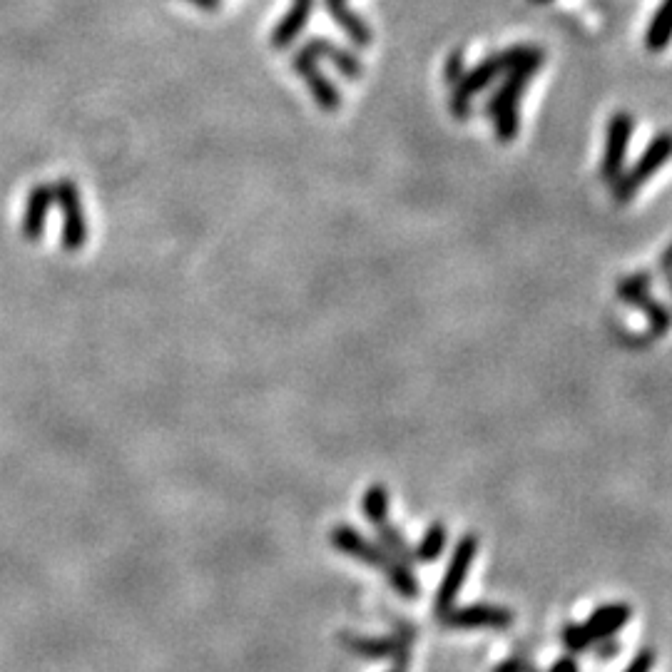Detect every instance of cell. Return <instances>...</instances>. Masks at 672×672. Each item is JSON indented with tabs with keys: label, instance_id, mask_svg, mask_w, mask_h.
<instances>
[{
	"label": "cell",
	"instance_id": "obj_1",
	"mask_svg": "<svg viewBox=\"0 0 672 672\" xmlns=\"http://www.w3.org/2000/svg\"><path fill=\"white\" fill-rule=\"evenodd\" d=\"M332 543L336 551L346 553V556L361 560L364 565H371V568L381 570V573L389 578V585L404 598H416L419 595V580H416L414 570L411 565L401 563L386 551L381 543L366 541L356 528L351 526H336L332 531Z\"/></svg>",
	"mask_w": 672,
	"mask_h": 672
},
{
	"label": "cell",
	"instance_id": "obj_2",
	"mask_svg": "<svg viewBox=\"0 0 672 672\" xmlns=\"http://www.w3.org/2000/svg\"><path fill=\"white\" fill-rule=\"evenodd\" d=\"M538 50H541L538 45H513V48L483 58L476 68L466 70L463 78L453 85L451 98H448V110H451V115L456 117V120H466V117L471 115V103L478 93H483L498 75L508 73L513 65L523 63V60H528L531 55H536Z\"/></svg>",
	"mask_w": 672,
	"mask_h": 672
},
{
	"label": "cell",
	"instance_id": "obj_3",
	"mask_svg": "<svg viewBox=\"0 0 672 672\" xmlns=\"http://www.w3.org/2000/svg\"><path fill=\"white\" fill-rule=\"evenodd\" d=\"M546 53L543 48L536 55H531L523 63L513 65L508 73H503L501 88L493 93V98L486 103V115L493 117V127H496V137L501 142H513L518 135V103H521L523 93H526L528 83L533 75L541 70Z\"/></svg>",
	"mask_w": 672,
	"mask_h": 672
},
{
	"label": "cell",
	"instance_id": "obj_4",
	"mask_svg": "<svg viewBox=\"0 0 672 672\" xmlns=\"http://www.w3.org/2000/svg\"><path fill=\"white\" fill-rule=\"evenodd\" d=\"M672 160V132H660L650 140V145L645 147L643 155L638 157L630 170H623V175L613 182V197L620 205H628L635 195H638L640 187L655 177L660 172V167L668 165Z\"/></svg>",
	"mask_w": 672,
	"mask_h": 672
},
{
	"label": "cell",
	"instance_id": "obj_5",
	"mask_svg": "<svg viewBox=\"0 0 672 672\" xmlns=\"http://www.w3.org/2000/svg\"><path fill=\"white\" fill-rule=\"evenodd\" d=\"M650 274L640 272V274H633V277H625L618 282V297L623 299L625 304H630V307L640 309V312L648 317V341L653 339H660V336L670 334L672 329V314L670 309L665 307L660 299H655L653 294H650Z\"/></svg>",
	"mask_w": 672,
	"mask_h": 672
},
{
	"label": "cell",
	"instance_id": "obj_6",
	"mask_svg": "<svg viewBox=\"0 0 672 672\" xmlns=\"http://www.w3.org/2000/svg\"><path fill=\"white\" fill-rule=\"evenodd\" d=\"M476 553H478V538L473 536V533L461 536V541H458L456 548H453L451 560H448L444 578H441L439 593H436V615H439V618H444L448 610L453 608V603H456L458 593H461L463 583H466L468 573H471Z\"/></svg>",
	"mask_w": 672,
	"mask_h": 672
},
{
	"label": "cell",
	"instance_id": "obj_7",
	"mask_svg": "<svg viewBox=\"0 0 672 672\" xmlns=\"http://www.w3.org/2000/svg\"><path fill=\"white\" fill-rule=\"evenodd\" d=\"M635 132V117L630 112H615L608 120V130H605V147L603 160H600V177L608 185H613L625 170V157H628L630 140Z\"/></svg>",
	"mask_w": 672,
	"mask_h": 672
},
{
	"label": "cell",
	"instance_id": "obj_8",
	"mask_svg": "<svg viewBox=\"0 0 672 672\" xmlns=\"http://www.w3.org/2000/svg\"><path fill=\"white\" fill-rule=\"evenodd\" d=\"M446 628L456 630H506L513 625V613L508 608L491 603L463 605V608H451L444 615Z\"/></svg>",
	"mask_w": 672,
	"mask_h": 672
},
{
	"label": "cell",
	"instance_id": "obj_9",
	"mask_svg": "<svg viewBox=\"0 0 672 672\" xmlns=\"http://www.w3.org/2000/svg\"><path fill=\"white\" fill-rule=\"evenodd\" d=\"M53 200L58 202L60 210L65 217V234H63V247L75 252V249L83 247L85 237H88V229H85V217L83 207H80V195L75 182L60 180L53 185Z\"/></svg>",
	"mask_w": 672,
	"mask_h": 672
},
{
	"label": "cell",
	"instance_id": "obj_10",
	"mask_svg": "<svg viewBox=\"0 0 672 672\" xmlns=\"http://www.w3.org/2000/svg\"><path fill=\"white\" fill-rule=\"evenodd\" d=\"M294 70H297V75H302L304 78V83H307L309 93L314 95L319 108H322L324 112L339 110V105H341L339 90H336L332 80L322 73V68L317 65V58H314L309 50L302 48L297 55H294Z\"/></svg>",
	"mask_w": 672,
	"mask_h": 672
},
{
	"label": "cell",
	"instance_id": "obj_11",
	"mask_svg": "<svg viewBox=\"0 0 672 672\" xmlns=\"http://www.w3.org/2000/svg\"><path fill=\"white\" fill-rule=\"evenodd\" d=\"M633 618V610L630 605L625 603H610V605H600L598 610H593L588 620H585V630H588L590 640L598 643V640H608L613 638L615 633L625 628Z\"/></svg>",
	"mask_w": 672,
	"mask_h": 672
},
{
	"label": "cell",
	"instance_id": "obj_12",
	"mask_svg": "<svg viewBox=\"0 0 672 672\" xmlns=\"http://www.w3.org/2000/svg\"><path fill=\"white\" fill-rule=\"evenodd\" d=\"M314 13V0H294L292 8L287 10L282 20L277 23L272 33V45L277 50H287L294 40L302 35V30L307 28L309 18Z\"/></svg>",
	"mask_w": 672,
	"mask_h": 672
},
{
	"label": "cell",
	"instance_id": "obj_13",
	"mask_svg": "<svg viewBox=\"0 0 672 672\" xmlns=\"http://www.w3.org/2000/svg\"><path fill=\"white\" fill-rule=\"evenodd\" d=\"M304 50H309V53H312L317 60L327 58L341 75H346V78L356 80L364 75V65H361L359 55L351 53V50H346V48H339V45L332 43V40L312 38L307 45H304Z\"/></svg>",
	"mask_w": 672,
	"mask_h": 672
},
{
	"label": "cell",
	"instance_id": "obj_14",
	"mask_svg": "<svg viewBox=\"0 0 672 672\" xmlns=\"http://www.w3.org/2000/svg\"><path fill=\"white\" fill-rule=\"evenodd\" d=\"M346 3H349V0H324V5H327L334 23L349 35L351 43L359 45V48H369V45L374 43V33H371L369 25H366Z\"/></svg>",
	"mask_w": 672,
	"mask_h": 672
},
{
	"label": "cell",
	"instance_id": "obj_15",
	"mask_svg": "<svg viewBox=\"0 0 672 672\" xmlns=\"http://www.w3.org/2000/svg\"><path fill=\"white\" fill-rule=\"evenodd\" d=\"M50 202H53V187L50 185H38L30 190L23 215V234L28 239H38L43 234V224L45 217H48Z\"/></svg>",
	"mask_w": 672,
	"mask_h": 672
},
{
	"label": "cell",
	"instance_id": "obj_16",
	"mask_svg": "<svg viewBox=\"0 0 672 672\" xmlns=\"http://www.w3.org/2000/svg\"><path fill=\"white\" fill-rule=\"evenodd\" d=\"M672 43V0H663V5L658 8V13L653 15L648 25V33H645V48L650 53H663L668 50Z\"/></svg>",
	"mask_w": 672,
	"mask_h": 672
},
{
	"label": "cell",
	"instance_id": "obj_17",
	"mask_svg": "<svg viewBox=\"0 0 672 672\" xmlns=\"http://www.w3.org/2000/svg\"><path fill=\"white\" fill-rule=\"evenodd\" d=\"M446 541H448L446 526L441 521H434L429 528H426V533L421 536V541L416 543L414 560H416V563H434V560L439 558L441 553H444Z\"/></svg>",
	"mask_w": 672,
	"mask_h": 672
},
{
	"label": "cell",
	"instance_id": "obj_18",
	"mask_svg": "<svg viewBox=\"0 0 672 672\" xmlns=\"http://www.w3.org/2000/svg\"><path fill=\"white\" fill-rule=\"evenodd\" d=\"M389 508H391V496L381 483L366 488L364 498H361V513H364L374 526L389 521Z\"/></svg>",
	"mask_w": 672,
	"mask_h": 672
},
{
	"label": "cell",
	"instance_id": "obj_19",
	"mask_svg": "<svg viewBox=\"0 0 672 672\" xmlns=\"http://www.w3.org/2000/svg\"><path fill=\"white\" fill-rule=\"evenodd\" d=\"M376 533H379V543H381V546H384L386 551H389L391 556H394L396 560H401V563H406V565H414L416 563V560H414V548H411L409 543H406V538L401 536V533L396 531V528L391 526L389 521L379 523V526H376Z\"/></svg>",
	"mask_w": 672,
	"mask_h": 672
},
{
	"label": "cell",
	"instance_id": "obj_20",
	"mask_svg": "<svg viewBox=\"0 0 672 672\" xmlns=\"http://www.w3.org/2000/svg\"><path fill=\"white\" fill-rule=\"evenodd\" d=\"M560 638H563V645L570 653H580V650H588L593 645L583 623H568L563 628V633H560Z\"/></svg>",
	"mask_w": 672,
	"mask_h": 672
},
{
	"label": "cell",
	"instance_id": "obj_21",
	"mask_svg": "<svg viewBox=\"0 0 672 672\" xmlns=\"http://www.w3.org/2000/svg\"><path fill=\"white\" fill-rule=\"evenodd\" d=\"M463 73H466V55H463V50H453V53L446 58V68H444L446 83L453 88V85L463 78Z\"/></svg>",
	"mask_w": 672,
	"mask_h": 672
},
{
	"label": "cell",
	"instance_id": "obj_22",
	"mask_svg": "<svg viewBox=\"0 0 672 672\" xmlns=\"http://www.w3.org/2000/svg\"><path fill=\"white\" fill-rule=\"evenodd\" d=\"M655 668V650H643L633 658V663L625 668V672H653Z\"/></svg>",
	"mask_w": 672,
	"mask_h": 672
},
{
	"label": "cell",
	"instance_id": "obj_23",
	"mask_svg": "<svg viewBox=\"0 0 672 672\" xmlns=\"http://www.w3.org/2000/svg\"><path fill=\"white\" fill-rule=\"evenodd\" d=\"M531 668L533 665L526 663L523 658H506L493 668V672H528Z\"/></svg>",
	"mask_w": 672,
	"mask_h": 672
},
{
	"label": "cell",
	"instance_id": "obj_24",
	"mask_svg": "<svg viewBox=\"0 0 672 672\" xmlns=\"http://www.w3.org/2000/svg\"><path fill=\"white\" fill-rule=\"evenodd\" d=\"M551 672H578V665H575L573 658H560L553 663Z\"/></svg>",
	"mask_w": 672,
	"mask_h": 672
},
{
	"label": "cell",
	"instance_id": "obj_25",
	"mask_svg": "<svg viewBox=\"0 0 672 672\" xmlns=\"http://www.w3.org/2000/svg\"><path fill=\"white\" fill-rule=\"evenodd\" d=\"M192 5H197L200 10H207V13H217L220 10V0H190Z\"/></svg>",
	"mask_w": 672,
	"mask_h": 672
},
{
	"label": "cell",
	"instance_id": "obj_26",
	"mask_svg": "<svg viewBox=\"0 0 672 672\" xmlns=\"http://www.w3.org/2000/svg\"><path fill=\"white\" fill-rule=\"evenodd\" d=\"M665 277H668V282H670V289H672V269H668V272H665Z\"/></svg>",
	"mask_w": 672,
	"mask_h": 672
},
{
	"label": "cell",
	"instance_id": "obj_27",
	"mask_svg": "<svg viewBox=\"0 0 672 672\" xmlns=\"http://www.w3.org/2000/svg\"><path fill=\"white\" fill-rule=\"evenodd\" d=\"M536 3H548V0H536Z\"/></svg>",
	"mask_w": 672,
	"mask_h": 672
},
{
	"label": "cell",
	"instance_id": "obj_28",
	"mask_svg": "<svg viewBox=\"0 0 672 672\" xmlns=\"http://www.w3.org/2000/svg\"><path fill=\"white\" fill-rule=\"evenodd\" d=\"M396 672H399V670H396Z\"/></svg>",
	"mask_w": 672,
	"mask_h": 672
}]
</instances>
